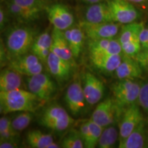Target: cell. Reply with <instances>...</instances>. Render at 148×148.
<instances>
[{
	"label": "cell",
	"mask_w": 148,
	"mask_h": 148,
	"mask_svg": "<svg viewBox=\"0 0 148 148\" xmlns=\"http://www.w3.org/2000/svg\"><path fill=\"white\" fill-rule=\"evenodd\" d=\"M40 124L56 132H63L74 123V119L66 110L58 104H53L43 111Z\"/></svg>",
	"instance_id": "277c9868"
},
{
	"label": "cell",
	"mask_w": 148,
	"mask_h": 148,
	"mask_svg": "<svg viewBox=\"0 0 148 148\" xmlns=\"http://www.w3.org/2000/svg\"><path fill=\"white\" fill-rule=\"evenodd\" d=\"M123 55L120 54H101L90 55L92 64L96 69L104 73H114L121 64Z\"/></svg>",
	"instance_id": "ac0fdd59"
},
{
	"label": "cell",
	"mask_w": 148,
	"mask_h": 148,
	"mask_svg": "<svg viewBox=\"0 0 148 148\" xmlns=\"http://www.w3.org/2000/svg\"><path fill=\"white\" fill-rule=\"evenodd\" d=\"M42 62L34 53H25L11 58L9 68L14 70L21 75L32 76L43 70Z\"/></svg>",
	"instance_id": "ba28073f"
},
{
	"label": "cell",
	"mask_w": 148,
	"mask_h": 148,
	"mask_svg": "<svg viewBox=\"0 0 148 148\" xmlns=\"http://www.w3.org/2000/svg\"><path fill=\"white\" fill-rule=\"evenodd\" d=\"M27 88L40 100L46 101L50 99L57 90L56 84L50 76L40 73L27 78Z\"/></svg>",
	"instance_id": "5b68a950"
},
{
	"label": "cell",
	"mask_w": 148,
	"mask_h": 148,
	"mask_svg": "<svg viewBox=\"0 0 148 148\" xmlns=\"http://www.w3.org/2000/svg\"><path fill=\"white\" fill-rule=\"evenodd\" d=\"M61 147L63 148H83L84 143L78 132L70 133L62 140Z\"/></svg>",
	"instance_id": "4dcf8cb0"
},
{
	"label": "cell",
	"mask_w": 148,
	"mask_h": 148,
	"mask_svg": "<svg viewBox=\"0 0 148 148\" xmlns=\"http://www.w3.org/2000/svg\"><path fill=\"white\" fill-rule=\"evenodd\" d=\"M40 101H42L29 90L18 88L10 91H0V110L3 114L24 111L34 112Z\"/></svg>",
	"instance_id": "6da1fadb"
},
{
	"label": "cell",
	"mask_w": 148,
	"mask_h": 148,
	"mask_svg": "<svg viewBox=\"0 0 148 148\" xmlns=\"http://www.w3.org/2000/svg\"><path fill=\"white\" fill-rule=\"evenodd\" d=\"M32 112L24 111L18 114L13 119L11 120V123L16 132H20L25 130L29 125L33 119Z\"/></svg>",
	"instance_id": "83f0119b"
},
{
	"label": "cell",
	"mask_w": 148,
	"mask_h": 148,
	"mask_svg": "<svg viewBox=\"0 0 148 148\" xmlns=\"http://www.w3.org/2000/svg\"><path fill=\"white\" fill-rule=\"evenodd\" d=\"M12 1L22 6L26 7L39 12L45 10L47 7L45 0H12Z\"/></svg>",
	"instance_id": "1f68e13d"
},
{
	"label": "cell",
	"mask_w": 148,
	"mask_h": 148,
	"mask_svg": "<svg viewBox=\"0 0 148 148\" xmlns=\"http://www.w3.org/2000/svg\"><path fill=\"white\" fill-rule=\"evenodd\" d=\"M147 136L145 122L142 120L123 141L119 143V148L147 147Z\"/></svg>",
	"instance_id": "d6986e66"
},
{
	"label": "cell",
	"mask_w": 148,
	"mask_h": 148,
	"mask_svg": "<svg viewBox=\"0 0 148 148\" xmlns=\"http://www.w3.org/2000/svg\"><path fill=\"white\" fill-rule=\"evenodd\" d=\"M122 111L116 106L113 99L108 97L98 103L90 119L104 128L114 123Z\"/></svg>",
	"instance_id": "52a82bcc"
},
{
	"label": "cell",
	"mask_w": 148,
	"mask_h": 148,
	"mask_svg": "<svg viewBox=\"0 0 148 148\" xmlns=\"http://www.w3.org/2000/svg\"><path fill=\"white\" fill-rule=\"evenodd\" d=\"M82 88L86 103L95 105L102 99L105 91V86L102 81L90 72L83 74Z\"/></svg>",
	"instance_id": "8fae6325"
},
{
	"label": "cell",
	"mask_w": 148,
	"mask_h": 148,
	"mask_svg": "<svg viewBox=\"0 0 148 148\" xmlns=\"http://www.w3.org/2000/svg\"><path fill=\"white\" fill-rule=\"evenodd\" d=\"M51 5L54 8V10L58 12V14L60 16V17L69 25V27H71L73 25L74 17L73 14L69 10V8L66 7L65 5L60 4V3H56V4H53Z\"/></svg>",
	"instance_id": "836d02e7"
},
{
	"label": "cell",
	"mask_w": 148,
	"mask_h": 148,
	"mask_svg": "<svg viewBox=\"0 0 148 148\" xmlns=\"http://www.w3.org/2000/svg\"><path fill=\"white\" fill-rule=\"evenodd\" d=\"M138 102L141 108L148 114V82H145L140 86Z\"/></svg>",
	"instance_id": "e575fe53"
},
{
	"label": "cell",
	"mask_w": 148,
	"mask_h": 148,
	"mask_svg": "<svg viewBox=\"0 0 148 148\" xmlns=\"http://www.w3.org/2000/svg\"><path fill=\"white\" fill-rule=\"evenodd\" d=\"M140 86L134 79H119L111 85L113 100L121 110L138 101Z\"/></svg>",
	"instance_id": "3957f363"
},
{
	"label": "cell",
	"mask_w": 148,
	"mask_h": 148,
	"mask_svg": "<svg viewBox=\"0 0 148 148\" xmlns=\"http://www.w3.org/2000/svg\"><path fill=\"white\" fill-rule=\"evenodd\" d=\"M64 101L70 112L73 116H77L81 113L86 101L80 82H74L70 84L66 89Z\"/></svg>",
	"instance_id": "7c38bea8"
},
{
	"label": "cell",
	"mask_w": 148,
	"mask_h": 148,
	"mask_svg": "<svg viewBox=\"0 0 148 148\" xmlns=\"http://www.w3.org/2000/svg\"><path fill=\"white\" fill-rule=\"evenodd\" d=\"M51 52L73 64V56L66 41L63 31L53 27L51 32Z\"/></svg>",
	"instance_id": "e0dca14e"
},
{
	"label": "cell",
	"mask_w": 148,
	"mask_h": 148,
	"mask_svg": "<svg viewBox=\"0 0 148 148\" xmlns=\"http://www.w3.org/2000/svg\"><path fill=\"white\" fill-rule=\"evenodd\" d=\"M18 132L13 129L11 120L6 116H1L0 119V140H15Z\"/></svg>",
	"instance_id": "4316f807"
},
{
	"label": "cell",
	"mask_w": 148,
	"mask_h": 148,
	"mask_svg": "<svg viewBox=\"0 0 148 148\" xmlns=\"http://www.w3.org/2000/svg\"><path fill=\"white\" fill-rule=\"evenodd\" d=\"M27 142L29 147L33 148H57L60 147L53 141L51 134H45L40 130H31L27 134Z\"/></svg>",
	"instance_id": "603a6c76"
},
{
	"label": "cell",
	"mask_w": 148,
	"mask_h": 148,
	"mask_svg": "<svg viewBox=\"0 0 148 148\" xmlns=\"http://www.w3.org/2000/svg\"><path fill=\"white\" fill-rule=\"evenodd\" d=\"M9 14L8 10L6 8H4L1 5L0 8V28L2 31L6 25L7 21H8V15Z\"/></svg>",
	"instance_id": "f35d334b"
},
{
	"label": "cell",
	"mask_w": 148,
	"mask_h": 148,
	"mask_svg": "<svg viewBox=\"0 0 148 148\" xmlns=\"http://www.w3.org/2000/svg\"><path fill=\"white\" fill-rule=\"evenodd\" d=\"M88 51L90 55L120 54L122 48L118 39L114 38H101L89 40L88 44Z\"/></svg>",
	"instance_id": "5bb4252c"
},
{
	"label": "cell",
	"mask_w": 148,
	"mask_h": 148,
	"mask_svg": "<svg viewBox=\"0 0 148 148\" xmlns=\"http://www.w3.org/2000/svg\"><path fill=\"white\" fill-rule=\"evenodd\" d=\"M79 134L80 135L81 138L83 140L84 143V147H87L88 142L90 140V131L89 127H88V121H85L81 123L79 128Z\"/></svg>",
	"instance_id": "d590c367"
},
{
	"label": "cell",
	"mask_w": 148,
	"mask_h": 148,
	"mask_svg": "<svg viewBox=\"0 0 148 148\" xmlns=\"http://www.w3.org/2000/svg\"><path fill=\"white\" fill-rule=\"evenodd\" d=\"M143 25V23H138L136 21L124 24V25L121 27L119 38H118L121 45L132 40L139 39L140 29Z\"/></svg>",
	"instance_id": "d4e9b609"
},
{
	"label": "cell",
	"mask_w": 148,
	"mask_h": 148,
	"mask_svg": "<svg viewBox=\"0 0 148 148\" xmlns=\"http://www.w3.org/2000/svg\"><path fill=\"white\" fill-rule=\"evenodd\" d=\"M46 64L51 75L59 81L67 80L71 76L73 64L51 51L48 56Z\"/></svg>",
	"instance_id": "4fadbf2b"
},
{
	"label": "cell",
	"mask_w": 148,
	"mask_h": 148,
	"mask_svg": "<svg viewBox=\"0 0 148 148\" xmlns=\"http://www.w3.org/2000/svg\"><path fill=\"white\" fill-rule=\"evenodd\" d=\"M84 21L90 23L113 22L107 1L88 5L84 11Z\"/></svg>",
	"instance_id": "9a60e30c"
},
{
	"label": "cell",
	"mask_w": 148,
	"mask_h": 148,
	"mask_svg": "<svg viewBox=\"0 0 148 148\" xmlns=\"http://www.w3.org/2000/svg\"><path fill=\"white\" fill-rule=\"evenodd\" d=\"M122 52L125 56L134 58L141 50V45L139 39H134L121 45Z\"/></svg>",
	"instance_id": "d6a6232c"
},
{
	"label": "cell",
	"mask_w": 148,
	"mask_h": 148,
	"mask_svg": "<svg viewBox=\"0 0 148 148\" xmlns=\"http://www.w3.org/2000/svg\"><path fill=\"white\" fill-rule=\"evenodd\" d=\"M0 147L1 148H15L18 147V145L15 140H0Z\"/></svg>",
	"instance_id": "ab89813d"
},
{
	"label": "cell",
	"mask_w": 148,
	"mask_h": 148,
	"mask_svg": "<svg viewBox=\"0 0 148 148\" xmlns=\"http://www.w3.org/2000/svg\"><path fill=\"white\" fill-rule=\"evenodd\" d=\"M45 10L47 12L48 19H49L51 25H53V27L62 31H64L66 29L69 28V25L60 17V16L58 14V12L53 8L52 5L46 7Z\"/></svg>",
	"instance_id": "f1b7e54d"
},
{
	"label": "cell",
	"mask_w": 148,
	"mask_h": 148,
	"mask_svg": "<svg viewBox=\"0 0 148 148\" xmlns=\"http://www.w3.org/2000/svg\"><path fill=\"white\" fill-rule=\"evenodd\" d=\"M51 34H49L48 31H45L37 36L32 45L31 51L43 64L47 63L48 56L51 52Z\"/></svg>",
	"instance_id": "7402d4cb"
},
{
	"label": "cell",
	"mask_w": 148,
	"mask_h": 148,
	"mask_svg": "<svg viewBox=\"0 0 148 148\" xmlns=\"http://www.w3.org/2000/svg\"><path fill=\"white\" fill-rule=\"evenodd\" d=\"M142 120H143V114L136 103L124 109L119 123V143L123 141L131 134Z\"/></svg>",
	"instance_id": "30bf717a"
},
{
	"label": "cell",
	"mask_w": 148,
	"mask_h": 148,
	"mask_svg": "<svg viewBox=\"0 0 148 148\" xmlns=\"http://www.w3.org/2000/svg\"><path fill=\"white\" fill-rule=\"evenodd\" d=\"M82 2L88 3V4H93V3H97L99 2H103V1H106L107 0H80Z\"/></svg>",
	"instance_id": "b9f144b4"
},
{
	"label": "cell",
	"mask_w": 148,
	"mask_h": 148,
	"mask_svg": "<svg viewBox=\"0 0 148 148\" xmlns=\"http://www.w3.org/2000/svg\"><path fill=\"white\" fill-rule=\"evenodd\" d=\"M38 31L29 26L14 27L5 37V47L11 58L28 53L32 49Z\"/></svg>",
	"instance_id": "7a4b0ae2"
},
{
	"label": "cell",
	"mask_w": 148,
	"mask_h": 148,
	"mask_svg": "<svg viewBox=\"0 0 148 148\" xmlns=\"http://www.w3.org/2000/svg\"><path fill=\"white\" fill-rule=\"evenodd\" d=\"M112 21L127 24L136 21L140 13L132 3L127 0H107Z\"/></svg>",
	"instance_id": "8992f818"
},
{
	"label": "cell",
	"mask_w": 148,
	"mask_h": 148,
	"mask_svg": "<svg viewBox=\"0 0 148 148\" xmlns=\"http://www.w3.org/2000/svg\"><path fill=\"white\" fill-rule=\"evenodd\" d=\"M119 138V133L117 129L112 125H109L103 128V130L98 142V147L111 148L113 147Z\"/></svg>",
	"instance_id": "484cf974"
},
{
	"label": "cell",
	"mask_w": 148,
	"mask_h": 148,
	"mask_svg": "<svg viewBox=\"0 0 148 148\" xmlns=\"http://www.w3.org/2000/svg\"><path fill=\"white\" fill-rule=\"evenodd\" d=\"M142 74V67L138 61L124 54L121 64L114 71V75L119 79H135L141 77Z\"/></svg>",
	"instance_id": "2e32d148"
},
{
	"label": "cell",
	"mask_w": 148,
	"mask_h": 148,
	"mask_svg": "<svg viewBox=\"0 0 148 148\" xmlns=\"http://www.w3.org/2000/svg\"><path fill=\"white\" fill-rule=\"evenodd\" d=\"M139 40L142 49H148V27L143 25L139 34Z\"/></svg>",
	"instance_id": "74e56055"
},
{
	"label": "cell",
	"mask_w": 148,
	"mask_h": 148,
	"mask_svg": "<svg viewBox=\"0 0 148 148\" xmlns=\"http://www.w3.org/2000/svg\"><path fill=\"white\" fill-rule=\"evenodd\" d=\"M90 131V140L86 148H94L97 145L101 134L103 130V127L97 124L91 119L87 120Z\"/></svg>",
	"instance_id": "f546056e"
},
{
	"label": "cell",
	"mask_w": 148,
	"mask_h": 148,
	"mask_svg": "<svg viewBox=\"0 0 148 148\" xmlns=\"http://www.w3.org/2000/svg\"><path fill=\"white\" fill-rule=\"evenodd\" d=\"M127 1L139 5H146L148 3V0H127Z\"/></svg>",
	"instance_id": "60d3db41"
},
{
	"label": "cell",
	"mask_w": 148,
	"mask_h": 148,
	"mask_svg": "<svg viewBox=\"0 0 148 148\" xmlns=\"http://www.w3.org/2000/svg\"><path fill=\"white\" fill-rule=\"evenodd\" d=\"M22 78L21 74L14 70L3 69L0 74V91H10L21 88Z\"/></svg>",
	"instance_id": "cb8c5ba5"
},
{
	"label": "cell",
	"mask_w": 148,
	"mask_h": 148,
	"mask_svg": "<svg viewBox=\"0 0 148 148\" xmlns=\"http://www.w3.org/2000/svg\"><path fill=\"white\" fill-rule=\"evenodd\" d=\"M84 34L89 40L114 38L119 33L120 23L116 22L90 23L82 21L79 23Z\"/></svg>",
	"instance_id": "9c48e42d"
},
{
	"label": "cell",
	"mask_w": 148,
	"mask_h": 148,
	"mask_svg": "<svg viewBox=\"0 0 148 148\" xmlns=\"http://www.w3.org/2000/svg\"><path fill=\"white\" fill-rule=\"evenodd\" d=\"M5 3V8L9 14L20 22H31L36 20L40 16V12L22 6L12 0H6Z\"/></svg>",
	"instance_id": "ffe728a7"
},
{
	"label": "cell",
	"mask_w": 148,
	"mask_h": 148,
	"mask_svg": "<svg viewBox=\"0 0 148 148\" xmlns=\"http://www.w3.org/2000/svg\"><path fill=\"white\" fill-rule=\"evenodd\" d=\"M73 58H77L84 47L85 34L82 27H71L63 31Z\"/></svg>",
	"instance_id": "44dd1931"
},
{
	"label": "cell",
	"mask_w": 148,
	"mask_h": 148,
	"mask_svg": "<svg viewBox=\"0 0 148 148\" xmlns=\"http://www.w3.org/2000/svg\"><path fill=\"white\" fill-rule=\"evenodd\" d=\"M134 58L138 61L142 69L148 71V49H141V50L136 54Z\"/></svg>",
	"instance_id": "8d00e7d4"
}]
</instances>
